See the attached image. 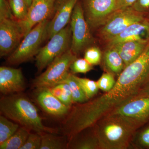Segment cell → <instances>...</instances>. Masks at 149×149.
I'll return each instance as SVG.
<instances>
[{"instance_id": "1", "label": "cell", "mask_w": 149, "mask_h": 149, "mask_svg": "<svg viewBox=\"0 0 149 149\" xmlns=\"http://www.w3.org/2000/svg\"><path fill=\"white\" fill-rule=\"evenodd\" d=\"M149 70V54L143 52L125 67L109 92L71 107L63 123L61 131L72 139L93 127L118 107L136 97Z\"/></svg>"}, {"instance_id": "2", "label": "cell", "mask_w": 149, "mask_h": 149, "mask_svg": "<svg viewBox=\"0 0 149 149\" xmlns=\"http://www.w3.org/2000/svg\"><path fill=\"white\" fill-rule=\"evenodd\" d=\"M1 114L22 127L42 134L58 131L44 125L38 109L29 98L19 93L5 95L0 100Z\"/></svg>"}, {"instance_id": "3", "label": "cell", "mask_w": 149, "mask_h": 149, "mask_svg": "<svg viewBox=\"0 0 149 149\" xmlns=\"http://www.w3.org/2000/svg\"><path fill=\"white\" fill-rule=\"evenodd\" d=\"M100 149H128L138 128L119 115H107L93 126Z\"/></svg>"}, {"instance_id": "4", "label": "cell", "mask_w": 149, "mask_h": 149, "mask_svg": "<svg viewBox=\"0 0 149 149\" xmlns=\"http://www.w3.org/2000/svg\"><path fill=\"white\" fill-rule=\"evenodd\" d=\"M49 19L36 25L23 38L17 47L9 56V64L18 65L29 61L36 56L41 45L46 39V32Z\"/></svg>"}, {"instance_id": "5", "label": "cell", "mask_w": 149, "mask_h": 149, "mask_svg": "<svg viewBox=\"0 0 149 149\" xmlns=\"http://www.w3.org/2000/svg\"><path fill=\"white\" fill-rule=\"evenodd\" d=\"M70 49L65 52L53 61L45 72L36 77L33 85L37 88H51L61 84L70 74L72 63L77 58Z\"/></svg>"}, {"instance_id": "6", "label": "cell", "mask_w": 149, "mask_h": 149, "mask_svg": "<svg viewBox=\"0 0 149 149\" xmlns=\"http://www.w3.org/2000/svg\"><path fill=\"white\" fill-rule=\"evenodd\" d=\"M71 40L72 32L69 24L53 35L47 44L41 48L36 56L38 72L42 71L56 58L70 49Z\"/></svg>"}, {"instance_id": "7", "label": "cell", "mask_w": 149, "mask_h": 149, "mask_svg": "<svg viewBox=\"0 0 149 149\" xmlns=\"http://www.w3.org/2000/svg\"><path fill=\"white\" fill-rule=\"evenodd\" d=\"M144 19L141 12L136 10L133 7L120 9L101 25L99 35L102 39L109 42L131 24Z\"/></svg>"}, {"instance_id": "8", "label": "cell", "mask_w": 149, "mask_h": 149, "mask_svg": "<svg viewBox=\"0 0 149 149\" xmlns=\"http://www.w3.org/2000/svg\"><path fill=\"white\" fill-rule=\"evenodd\" d=\"M70 21L72 32L70 49L77 55L90 47L93 42L90 27L85 19L83 7L79 1L73 9Z\"/></svg>"}, {"instance_id": "9", "label": "cell", "mask_w": 149, "mask_h": 149, "mask_svg": "<svg viewBox=\"0 0 149 149\" xmlns=\"http://www.w3.org/2000/svg\"><path fill=\"white\" fill-rule=\"evenodd\" d=\"M83 8L90 27L95 28L119 10V0H83Z\"/></svg>"}, {"instance_id": "10", "label": "cell", "mask_w": 149, "mask_h": 149, "mask_svg": "<svg viewBox=\"0 0 149 149\" xmlns=\"http://www.w3.org/2000/svg\"><path fill=\"white\" fill-rule=\"evenodd\" d=\"M24 34L21 21L14 18H0V56L11 53L21 42Z\"/></svg>"}, {"instance_id": "11", "label": "cell", "mask_w": 149, "mask_h": 149, "mask_svg": "<svg viewBox=\"0 0 149 149\" xmlns=\"http://www.w3.org/2000/svg\"><path fill=\"white\" fill-rule=\"evenodd\" d=\"M109 114L121 116L139 128L149 120V96L134 97L118 107Z\"/></svg>"}, {"instance_id": "12", "label": "cell", "mask_w": 149, "mask_h": 149, "mask_svg": "<svg viewBox=\"0 0 149 149\" xmlns=\"http://www.w3.org/2000/svg\"><path fill=\"white\" fill-rule=\"evenodd\" d=\"M56 2V0H32L27 17L20 21L24 37L37 24L49 19L54 12Z\"/></svg>"}, {"instance_id": "13", "label": "cell", "mask_w": 149, "mask_h": 149, "mask_svg": "<svg viewBox=\"0 0 149 149\" xmlns=\"http://www.w3.org/2000/svg\"><path fill=\"white\" fill-rule=\"evenodd\" d=\"M79 0H56L55 15L47 25L46 39L53 35L68 25L70 20L74 7Z\"/></svg>"}, {"instance_id": "14", "label": "cell", "mask_w": 149, "mask_h": 149, "mask_svg": "<svg viewBox=\"0 0 149 149\" xmlns=\"http://www.w3.org/2000/svg\"><path fill=\"white\" fill-rule=\"evenodd\" d=\"M25 88L24 77L20 69L0 67V92L4 95L20 93Z\"/></svg>"}, {"instance_id": "15", "label": "cell", "mask_w": 149, "mask_h": 149, "mask_svg": "<svg viewBox=\"0 0 149 149\" xmlns=\"http://www.w3.org/2000/svg\"><path fill=\"white\" fill-rule=\"evenodd\" d=\"M37 90L36 100L44 111L55 117H62L68 114L70 108L54 95L49 88H39Z\"/></svg>"}, {"instance_id": "16", "label": "cell", "mask_w": 149, "mask_h": 149, "mask_svg": "<svg viewBox=\"0 0 149 149\" xmlns=\"http://www.w3.org/2000/svg\"><path fill=\"white\" fill-rule=\"evenodd\" d=\"M149 39V23L145 20L133 23L117 36L108 42L109 46L117 43L139 41L148 42Z\"/></svg>"}, {"instance_id": "17", "label": "cell", "mask_w": 149, "mask_h": 149, "mask_svg": "<svg viewBox=\"0 0 149 149\" xmlns=\"http://www.w3.org/2000/svg\"><path fill=\"white\" fill-rule=\"evenodd\" d=\"M148 42L128 41L117 43L111 46L115 48L120 54L124 61L125 67L141 55Z\"/></svg>"}, {"instance_id": "18", "label": "cell", "mask_w": 149, "mask_h": 149, "mask_svg": "<svg viewBox=\"0 0 149 149\" xmlns=\"http://www.w3.org/2000/svg\"><path fill=\"white\" fill-rule=\"evenodd\" d=\"M104 62L109 72L119 75L125 68V65L120 54L113 46H109L104 56Z\"/></svg>"}, {"instance_id": "19", "label": "cell", "mask_w": 149, "mask_h": 149, "mask_svg": "<svg viewBox=\"0 0 149 149\" xmlns=\"http://www.w3.org/2000/svg\"><path fill=\"white\" fill-rule=\"evenodd\" d=\"M30 130L20 126L16 132L3 143L0 149H20L29 136Z\"/></svg>"}, {"instance_id": "20", "label": "cell", "mask_w": 149, "mask_h": 149, "mask_svg": "<svg viewBox=\"0 0 149 149\" xmlns=\"http://www.w3.org/2000/svg\"><path fill=\"white\" fill-rule=\"evenodd\" d=\"M54 133H42V143L40 149H64L68 147V141H67L65 136L59 137Z\"/></svg>"}, {"instance_id": "21", "label": "cell", "mask_w": 149, "mask_h": 149, "mask_svg": "<svg viewBox=\"0 0 149 149\" xmlns=\"http://www.w3.org/2000/svg\"><path fill=\"white\" fill-rule=\"evenodd\" d=\"M62 83H66L69 85L73 104L83 103L89 100L80 84L74 78V74L70 73Z\"/></svg>"}, {"instance_id": "22", "label": "cell", "mask_w": 149, "mask_h": 149, "mask_svg": "<svg viewBox=\"0 0 149 149\" xmlns=\"http://www.w3.org/2000/svg\"><path fill=\"white\" fill-rule=\"evenodd\" d=\"M9 119L3 115L0 116V145L7 141L20 127Z\"/></svg>"}, {"instance_id": "23", "label": "cell", "mask_w": 149, "mask_h": 149, "mask_svg": "<svg viewBox=\"0 0 149 149\" xmlns=\"http://www.w3.org/2000/svg\"><path fill=\"white\" fill-rule=\"evenodd\" d=\"M68 143V147L75 149H100L98 140L94 130L91 134L77 140L75 143Z\"/></svg>"}, {"instance_id": "24", "label": "cell", "mask_w": 149, "mask_h": 149, "mask_svg": "<svg viewBox=\"0 0 149 149\" xmlns=\"http://www.w3.org/2000/svg\"><path fill=\"white\" fill-rule=\"evenodd\" d=\"M8 2L14 17L19 21L24 20L29 10L24 0H8Z\"/></svg>"}, {"instance_id": "25", "label": "cell", "mask_w": 149, "mask_h": 149, "mask_svg": "<svg viewBox=\"0 0 149 149\" xmlns=\"http://www.w3.org/2000/svg\"><path fill=\"white\" fill-rule=\"evenodd\" d=\"M74 78L78 81L89 100L93 98L98 92L99 88L97 81L87 78L78 77L74 74Z\"/></svg>"}, {"instance_id": "26", "label": "cell", "mask_w": 149, "mask_h": 149, "mask_svg": "<svg viewBox=\"0 0 149 149\" xmlns=\"http://www.w3.org/2000/svg\"><path fill=\"white\" fill-rule=\"evenodd\" d=\"M116 80L114 75L111 72H104L97 81L99 89L104 93L109 92L113 88Z\"/></svg>"}, {"instance_id": "27", "label": "cell", "mask_w": 149, "mask_h": 149, "mask_svg": "<svg viewBox=\"0 0 149 149\" xmlns=\"http://www.w3.org/2000/svg\"><path fill=\"white\" fill-rule=\"evenodd\" d=\"M93 69V65L85 58H76L70 66L72 74L87 73Z\"/></svg>"}, {"instance_id": "28", "label": "cell", "mask_w": 149, "mask_h": 149, "mask_svg": "<svg viewBox=\"0 0 149 149\" xmlns=\"http://www.w3.org/2000/svg\"><path fill=\"white\" fill-rule=\"evenodd\" d=\"M102 52L100 48L95 46H90L85 50L84 58L93 65L100 63Z\"/></svg>"}, {"instance_id": "29", "label": "cell", "mask_w": 149, "mask_h": 149, "mask_svg": "<svg viewBox=\"0 0 149 149\" xmlns=\"http://www.w3.org/2000/svg\"><path fill=\"white\" fill-rule=\"evenodd\" d=\"M42 138L41 134L30 133L26 142L20 149H40Z\"/></svg>"}, {"instance_id": "30", "label": "cell", "mask_w": 149, "mask_h": 149, "mask_svg": "<svg viewBox=\"0 0 149 149\" xmlns=\"http://www.w3.org/2000/svg\"><path fill=\"white\" fill-rule=\"evenodd\" d=\"M63 88V92L59 100L69 108H71L73 104L72 93L69 85L66 83H61Z\"/></svg>"}, {"instance_id": "31", "label": "cell", "mask_w": 149, "mask_h": 149, "mask_svg": "<svg viewBox=\"0 0 149 149\" xmlns=\"http://www.w3.org/2000/svg\"><path fill=\"white\" fill-rule=\"evenodd\" d=\"M14 17L8 1L0 0V18Z\"/></svg>"}, {"instance_id": "32", "label": "cell", "mask_w": 149, "mask_h": 149, "mask_svg": "<svg viewBox=\"0 0 149 149\" xmlns=\"http://www.w3.org/2000/svg\"><path fill=\"white\" fill-rule=\"evenodd\" d=\"M136 142L140 146L149 148V126L139 133Z\"/></svg>"}, {"instance_id": "33", "label": "cell", "mask_w": 149, "mask_h": 149, "mask_svg": "<svg viewBox=\"0 0 149 149\" xmlns=\"http://www.w3.org/2000/svg\"><path fill=\"white\" fill-rule=\"evenodd\" d=\"M133 7L136 10L139 12H141V10L148 8L149 0H137Z\"/></svg>"}, {"instance_id": "34", "label": "cell", "mask_w": 149, "mask_h": 149, "mask_svg": "<svg viewBox=\"0 0 149 149\" xmlns=\"http://www.w3.org/2000/svg\"><path fill=\"white\" fill-rule=\"evenodd\" d=\"M49 88L54 95L58 99H59L63 92V88L62 84H58L52 88Z\"/></svg>"}, {"instance_id": "35", "label": "cell", "mask_w": 149, "mask_h": 149, "mask_svg": "<svg viewBox=\"0 0 149 149\" xmlns=\"http://www.w3.org/2000/svg\"><path fill=\"white\" fill-rule=\"evenodd\" d=\"M137 0H119V9L132 7Z\"/></svg>"}, {"instance_id": "36", "label": "cell", "mask_w": 149, "mask_h": 149, "mask_svg": "<svg viewBox=\"0 0 149 149\" xmlns=\"http://www.w3.org/2000/svg\"><path fill=\"white\" fill-rule=\"evenodd\" d=\"M149 96V84L140 89L135 97H143Z\"/></svg>"}, {"instance_id": "37", "label": "cell", "mask_w": 149, "mask_h": 149, "mask_svg": "<svg viewBox=\"0 0 149 149\" xmlns=\"http://www.w3.org/2000/svg\"><path fill=\"white\" fill-rule=\"evenodd\" d=\"M149 84V71L148 72V74H147L146 77V79L144 80L143 83V86H142V88H143L144 86H146L148 84Z\"/></svg>"}, {"instance_id": "38", "label": "cell", "mask_w": 149, "mask_h": 149, "mask_svg": "<svg viewBox=\"0 0 149 149\" xmlns=\"http://www.w3.org/2000/svg\"><path fill=\"white\" fill-rule=\"evenodd\" d=\"M29 8L32 4V0H24Z\"/></svg>"}]
</instances>
